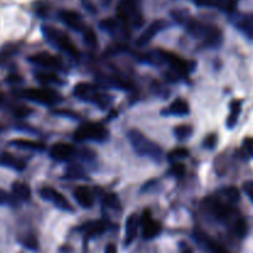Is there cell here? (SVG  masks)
<instances>
[{
  "mask_svg": "<svg viewBox=\"0 0 253 253\" xmlns=\"http://www.w3.org/2000/svg\"><path fill=\"white\" fill-rule=\"evenodd\" d=\"M105 204L111 208H116V205H118V198H116V195L111 194L105 197Z\"/></svg>",
  "mask_w": 253,
  "mask_h": 253,
  "instance_id": "cell-41",
  "label": "cell"
},
{
  "mask_svg": "<svg viewBox=\"0 0 253 253\" xmlns=\"http://www.w3.org/2000/svg\"><path fill=\"white\" fill-rule=\"evenodd\" d=\"M169 173H172V174L175 175V177H182V175H184L185 173L184 165H182V163H173L172 167H170Z\"/></svg>",
  "mask_w": 253,
  "mask_h": 253,
  "instance_id": "cell-34",
  "label": "cell"
},
{
  "mask_svg": "<svg viewBox=\"0 0 253 253\" xmlns=\"http://www.w3.org/2000/svg\"><path fill=\"white\" fill-rule=\"evenodd\" d=\"M244 147L245 150L249 152L250 156L253 157V137H246L244 140Z\"/></svg>",
  "mask_w": 253,
  "mask_h": 253,
  "instance_id": "cell-39",
  "label": "cell"
},
{
  "mask_svg": "<svg viewBox=\"0 0 253 253\" xmlns=\"http://www.w3.org/2000/svg\"><path fill=\"white\" fill-rule=\"evenodd\" d=\"M20 242H21L22 246L26 247L27 250H31V251H36L39 249V241L34 235H27L24 239L20 240Z\"/></svg>",
  "mask_w": 253,
  "mask_h": 253,
  "instance_id": "cell-32",
  "label": "cell"
},
{
  "mask_svg": "<svg viewBox=\"0 0 253 253\" xmlns=\"http://www.w3.org/2000/svg\"><path fill=\"white\" fill-rule=\"evenodd\" d=\"M222 194L225 195L230 204H236L240 202V192L237 188L235 187H227L222 190Z\"/></svg>",
  "mask_w": 253,
  "mask_h": 253,
  "instance_id": "cell-29",
  "label": "cell"
},
{
  "mask_svg": "<svg viewBox=\"0 0 253 253\" xmlns=\"http://www.w3.org/2000/svg\"><path fill=\"white\" fill-rule=\"evenodd\" d=\"M188 156H189V151L187 150V148H183V147H179V148H175V150L170 151L169 153H168V161H170V162L174 163L175 161L178 160H183V158H187Z\"/></svg>",
  "mask_w": 253,
  "mask_h": 253,
  "instance_id": "cell-30",
  "label": "cell"
},
{
  "mask_svg": "<svg viewBox=\"0 0 253 253\" xmlns=\"http://www.w3.org/2000/svg\"><path fill=\"white\" fill-rule=\"evenodd\" d=\"M74 95L78 96L79 99H83V100L96 104V105L100 106L101 109L108 106L111 101V96L100 93L95 86L88 83L77 84V85L74 86Z\"/></svg>",
  "mask_w": 253,
  "mask_h": 253,
  "instance_id": "cell-6",
  "label": "cell"
},
{
  "mask_svg": "<svg viewBox=\"0 0 253 253\" xmlns=\"http://www.w3.org/2000/svg\"><path fill=\"white\" fill-rule=\"evenodd\" d=\"M1 100H2V96H1V94H0V103H1Z\"/></svg>",
  "mask_w": 253,
  "mask_h": 253,
  "instance_id": "cell-44",
  "label": "cell"
},
{
  "mask_svg": "<svg viewBox=\"0 0 253 253\" xmlns=\"http://www.w3.org/2000/svg\"><path fill=\"white\" fill-rule=\"evenodd\" d=\"M194 2L198 5V6H203V7L216 6V0H194Z\"/></svg>",
  "mask_w": 253,
  "mask_h": 253,
  "instance_id": "cell-38",
  "label": "cell"
},
{
  "mask_svg": "<svg viewBox=\"0 0 253 253\" xmlns=\"http://www.w3.org/2000/svg\"><path fill=\"white\" fill-rule=\"evenodd\" d=\"M216 142H217L216 136H215V135H209L207 138H205L204 146H205V147H207V148H210V150H211V148L215 147V145H216Z\"/></svg>",
  "mask_w": 253,
  "mask_h": 253,
  "instance_id": "cell-37",
  "label": "cell"
},
{
  "mask_svg": "<svg viewBox=\"0 0 253 253\" xmlns=\"http://www.w3.org/2000/svg\"><path fill=\"white\" fill-rule=\"evenodd\" d=\"M166 26H167V22H166L165 20H156V21H153L152 24L138 36V39L136 40V46L143 47L147 43H150L151 40H152L156 35L160 34Z\"/></svg>",
  "mask_w": 253,
  "mask_h": 253,
  "instance_id": "cell-11",
  "label": "cell"
},
{
  "mask_svg": "<svg viewBox=\"0 0 253 253\" xmlns=\"http://www.w3.org/2000/svg\"><path fill=\"white\" fill-rule=\"evenodd\" d=\"M12 193H14L15 198L22 200V202H27L31 198V189L26 183L15 182L12 184Z\"/></svg>",
  "mask_w": 253,
  "mask_h": 253,
  "instance_id": "cell-23",
  "label": "cell"
},
{
  "mask_svg": "<svg viewBox=\"0 0 253 253\" xmlns=\"http://www.w3.org/2000/svg\"><path fill=\"white\" fill-rule=\"evenodd\" d=\"M241 108H242V101L241 100H234L230 105V115L227 118V127L232 128L237 124L239 120V116L241 114Z\"/></svg>",
  "mask_w": 253,
  "mask_h": 253,
  "instance_id": "cell-24",
  "label": "cell"
},
{
  "mask_svg": "<svg viewBox=\"0 0 253 253\" xmlns=\"http://www.w3.org/2000/svg\"><path fill=\"white\" fill-rule=\"evenodd\" d=\"M67 174H68L69 178H84V172L82 170V168L76 167V166L69 167Z\"/></svg>",
  "mask_w": 253,
  "mask_h": 253,
  "instance_id": "cell-35",
  "label": "cell"
},
{
  "mask_svg": "<svg viewBox=\"0 0 253 253\" xmlns=\"http://www.w3.org/2000/svg\"><path fill=\"white\" fill-rule=\"evenodd\" d=\"M234 232L236 234V236L239 237H245L247 235V231H249V227H247L246 221H245L242 217H237L234 221Z\"/></svg>",
  "mask_w": 253,
  "mask_h": 253,
  "instance_id": "cell-27",
  "label": "cell"
},
{
  "mask_svg": "<svg viewBox=\"0 0 253 253\" xmlns=\"http://www.w3.org/2000/svg\"><path fill=\"white\" fill-rule=\"evenodd\" d=\"M73 197L77 200V203L83 208H90L94 203L93 194L86 187L76 188L73 192Z\"/></svg>",
  "mask_w": 253,
  "mask_h": 253,
  "instance_id": "cell-18",
  "label": "cell"
},
{
  "mask_svg": "<svg viewBox=\"0 0 253 253\" xmlns=\"http://www.w3.org/2000/svg\"><path fill=\"white\" fill-rule=\"evenodd\" d=\"M82 32H83L84 41H85V43L88 46L95 47L98 44V39H96V35L93 29H90V27H84Z\"/></svg>",
  "mask_w": 253,
  "mask_h": 253,
  "instance_id": "cell-31",
  "label": "cell"
},
{
  "mask_svg": "<svg viewBox=\"0 0 253 253\" xmlns=\"http://www.w3.org/2000/svg\"><path fill=\"white\" fill-rule=\"evenodd\" d=\"M12 146H16L19 148H24V150H31V151H44L46 150V145L40 141H32V140H24V138H19V140L11 141Z\"/></svg>",
  "mask_w": 253,
  "mask_h": 253,
  "instance_id": "cell-22",
  "label": "cell"
},
{
  "mask_svg": "<svg viewBox=\"0 0 253 253\" xmlns=\"http://www.w3.org/2000/svg\"><path fill=\"white\" fill-rule=\"evenodd\" d=\"M193 133V127L189 125H180L177 126L174 130V135L177 136V138L179 141H184L188 140V138L192 136Z\"/></svg>",
  "mask_w": 253,
  "mask_h": 253,
  "instance_id": "cell-28",
  "label": "cell"
},
{
  "mask_svg": "<svg viewBox=\"0 0 253 253\" xmlns=\"http://www.w3.org/2000/svg\"><path fill=\"white\" fill-rule=\"evenodd\" d=\"M108 136V130L99 123H85L79 126L78 130L74 132V138L78 142H84V141L104 142Z\"/></svg>",
  "mask_w": 253,
  "mask_h": 253,
  "instance_id": "cell-4",
  "label": "cell"
},
{
  "mask_svg": "<svg viewBox=\"0 0 253 253\" xmlns=\"http://www.w3.org/2000/svg\"><path fill=\"white\" fill-rule=\"evenodd\" d=\"M187 24V30L190 35L195 37V39L203 40L208 46L216 47L221 43L222 35L219 27L214 26L210 24H204L198 20H188L185 21Z\"/></svg>",
  "mask_w": 253,
  "mask_h": 253,
  "instance_id": "cell-2",
  "label": "cell"
},
{
  "mask_svg": "<svg viewBox=\"0 0 253 253\" xmlns=\"http://www.w3.org/2000/svg\"><path fill=\"white\" fill-rule=\"evenodd\" d=\"M36 79L39 82H41L42 84H46V85H51V84H63V82L53 73H47V72H40L36 73Z\"/></svg>",
  "mask_w": 253,
  "mask_h": 253,
  "instance_id": "cell-26",
  "label": "cell"
},
{
  "mask_svg": "<svg viewBox=\"0 0 253 253\" xmlns=\"http://www.w3.org/2000/svg\"><path fill=\"white\" fill-rule=\"evenodd\" d=\"M169 111L172 114H174V115H187V114L189 113V105H188L187 101L183 100V99H177V100H174L170 104Z\"/></svg>",
  "mask_w": 253,
  "mask_h": 253,
  "instance_id": "cell-25",
  "label": "cell"
},
{
  "mask_svg": "<svg viewBox=\"0 0 253 253\" xmlns=\"http://www.w3.org/2000/svg\"><path fill=\"white\" fill-rule=\"evenodd\" d=\"M239 0H216V6L227 12H232L237 6Z\"/></svg>",
  "mask_w": 253,
  "mask_h": 253,
  "instance_id": "cell-33",
  "label": "cell"
},
{
  "mask_svg": "<svg viewBox=\"0 0 253 253\" xmlns=\"http://www.w3.org/2000/svg\"><path fill=\"white\" fill-rule=\"evenodd\" d=\"M128 141L133 150L143 157L151 158L155 162H161L163 157V151L157 143L151 141L150 138L146 137L141 131L138 130H130L127 133Z\"/></svg>",
  "mask_w": 253,
  "mask_h": 253,
  "instance_id": "cell-1",
  "label": "cell"
},
{
  "mask_svg": "<svg viewBox=\"0 0 253 253\" xmlns=\"http://www.w3.org/2000/svg\"><path fill=\"white\" fill-rule=\"evenodd\" d=\"M197 239L199 240V242H202V244L207 247L208 251L210 253H230L224 246H222V245H220L219 242L214 241V240L209 239L207 235L202 234V232H198Z\"/></svg>",
  "mask_w": 253,
  "mask_h": 253,
  "instance_id": "cell-21",
  "label": "cell"
},
{
  "mask_svg": "<svg viewBox=\"0 0 253 253\" xmlns=\"http://www.w3.org/2000/svg\"><path fill=\"white\" fill-rule=\"evenodd\" d=\"M236 26L239 27L240 31L246 35L249 39H253V12L244 14L237 20Z\"/></svg>",
  "mask_w": 253,
  "mask_h": 253,
  "instance_id": "cell-19",
  "label": "cell"
},
{
  "mask_svg": "<svg viewBox=\"0 0 253 253\" xmlns=\"http://www.w3.org/2000/svg\"><path fill=\"white\" fill-rule=\"evenodd\" d=\"M140 225L142 227V236L145 240H152L157 237L162 231V225L157 220H153L151 210H143L140 219Z\"/></svg>",
  "mask_w": 253,
  "mask_h": 253,
  "instance_id": "cell-8",
  "label": "cell"
},
{
  "mask_svg": "<svg viewBox=\"0 0 253 253\" xmlns=\"http://www.w3.org/2000/svg\"><path fill=\"white\" fill-rule=\"evenodd\" d=\"M74 153H76V148L66 142L54 143L51 147V150H49V156L53 160L61 161V162L71 160L72 156H74Z\"/></svg>",
  "mask_w": 253,
  "mask_h": 253,
  "instance_id": "cell-13",
  "label": "cell"
},
{
  "mask_svg": "<svg viewBox=\"0 0 253 253\" xmlns=\"http://www.w3.org/2000/svg\"><path fill=\"white\" fill-rule=\"evenodd\" d=\"M59 19L67 26L71 27L72 30H76V31H83V29L85 27L82 15L78 14L77 11H73V10H61L59 11Z\"/></svg>",
  "mask_w": 253,
  "mask_h": 253,
  "instance_id": "cell-14",
  "label": "cell"
},
{
  "mask_svg": "<svg viewBox=\"0 0 253 253\" xmlns=\"http://www.w3.org/2000/svg\"><path fill=\"white\" fill-rule=\"evenodd\" d=\"M100 27L105 31L110 32L111 35H119L121 34L123 36H130V31H128L127 24H125L124 21H121L120 19H105L100 22Z\"/></svg>",
  "mask_w": 253,
  "mask_h": 253,
  "instance_id": "cell-15",
  "label": "cell"
},
{
  "mask_svg": "<svg viewBox=\"0 0 253 253\" xmlns=\"http://www.w3.org/2000/svg\"><path fill=\"white\" fill-rule=\"evenodd\" d=\"M118 19L125 24H131L133 26H141L143 24V17L140 11V0H121L116 7Z\"/></svg>",
  "mask_w": 253,
  "mask_h": 253,
  "instance_id": "cell-3",
  "label": "cell"
},
{
  "mask_svg": "<svg viewBox=\"0 0 253 253\" xmlns=\"http://www.w3.org/2000/svg\"><path fill=\"white\" fill-rule=\"evenodd\" d=\"M125 226V245L130 246L135 241L136 236H137L138 226H140V219L137 217V215L131 214L126 220Z\"/></svg>",
  "mask_w": 253,
  "mask_h": 253,
  "instance_id": "cell-16",
  "label": "cell"
},
{
  "mask_svg": "<svg viewBox=\"0 0 253 253\" xmlns=\"http://www.w3.org/2000/svg\"><path fill=\"white\" fill-rule=\"evenodd\" d=\"M42 32H43L46 40H48L52 44L61 48L62 51L66 52L69 56L78 57V49L74 46L73 42L71 41L68 35L51 26H42Z\"/></svg>",
  "mask_w": 253,
  "mask_h": 253,
  "instance_id": "cell-5",
  "label": "cell"
},
{
  "mask_svg": "<svg viewBox=\"0 0 253 253\" xmlns=\"http://www.w3.org/2000/svg\"><path fill=\"white\" fill-rule=\"evenodd\" d=\"M0 165L5 166V167H10V168H14L15 170H24L26 168V163L25 161L19 160V158L14 157L10 153H0Z\"/></svg>",
  "mask_w": 253,
  "mask_h": 253,
  "instance_id": "cell-20",
  "label": "cell"
},
{
  "mask_svg": "<svg viewBox=\"0 0 253 253\" xmlns=\"http://www.w3.org/2000/svg\"><path fill=\"white\" fill-rule=\"evenodd\" d=\"M10 200H11V197L5 190L0 189V205L7 204V203H10Z\"/></svg>",
  "mask_w": 253,
  "mask_h": 253,
  "instance_id": "cell-42",
  "label": "cell"
},
{
  "mask_svg": "<svg viewBox=\"0 0 253 253\" xmlns=\"http://www.w3.org/2000/svg\"><path fill=\"white\" fill-rule=\"evenodd\" d=\"M31 113H32L31 109L26 108V106H17V108H15L14 110V114L17 116V118H25V116H27Z\"/></svg>",
  "mask_w": 253,
  "mask_h": 253,
  "instance_id": "cell-36",
  "label": "cell"
},
{
  "mask_svg": "<svg viewBox=\"0 0 253 253\" xmlns=\"http://www.w3.org/2000/svg\"><path fill=\"white\" fill-rule=\"evenodd\" d=\"M105 253H118V250H116L115 245L109 244L108 246L105 247Z\"/></svg>",
  "mask_w": 253,
  "mask_h": 253,
  "instance_id": "cell-43",
  "label": "cell"
},
{
  "mask_svg": "<svg viewBox=\"0 0 253 253\" xmlns=\"http://www.w3.org/2000/svg\"><path fill=\"white\" fill-rule=\"evenodd\" d=\"M29 61L43 68H61L62 67L61 61L48 52H39V53L32 54L29 57Z\"/></svg>",
  "mask_w": 253,
  "mask_h": 253,
  "instance_id": "cell-12",
  "label": "cell"
},
{
  "mask_svg": "<svg viewBox=\"0 0 253 253\" xmlns=\"http://www.w3.org/2000/svg\"><path fill=\"white\" fill-rule=\"evenodd\" d=\"M244 190L246 192V194L249 195V198L253 203V180H249L244 184Z\"/></svg>",
  "mask_w": 253,
  "mask_h": 253,
  "instance_id": "cell-40",
  "label": "cell"
},
{
  "mask_svg": "<svg viewBox=\"0 0 253 253\" xmlns=\"http://www.w3.org/2000/svg\"><path fill=\"white\" fill-rule=\"evenodd\" d=\"M81 230L88 237H95L105 232L106 224L103 220H94V221H89L86 224H84L81 227Z\"/></svg>",
  "mask_w": 253,
  "mask_h": 253,
  "instance_id": "cell-17",
  "label": "cell"
},
{
  "mask_svg": "<svg viewBox=\"0 0 253 253\" xmlns=\"http://www.w3.org/2000/svg\"><path fill=\"white\" fill-rule=\"evenodd\" d=\"M40 197L43 200L52 203L56 208L63 210V211H73V208L69 204L68 200L63 197L59 192H57L56 189L51 187H44L42 189H40Z\"/></svg>",
  "mask_w": 253,
  "mask_h": 253,
  "instance_id": "cell-9",
  "label": "cell"
},
{
  "mask_svg": "<svg viewBox=\"0 0 253 253\" xmlns=\"http://www.w3.org/2000/svg\"><path fill=\"white\" fill-rule=\"evenodd\" d=\"M22 96L27 100H31L34 103L42 104V105L52 106L62 100V96L57 91L52 89H42V88H27L22 90Z\"/></svg>",
  "mask_w": 253,
  "mask_h": 253,
  "instance_id": "cell-7",
  "label": "cell"
},
{
  "mask_svg": "<svg viewBox=\"0 0 253 253\" xmlns=\"http://www.w3.org/2000/svg\"><path fill=\"white\" fill-rule=\"evenodd\" d=\"M205 204H207L208 209L210 210V212H211V214L214 215L219 221H224V222L229 221L235 214L234 208L230 207V205L227 204H224L222 202H220V200L217 199H214V198L208 199L207 202H205Z\"/></svg>",
  "mask_w": 253,
  "mask_h": 253,
  "instance_id": "cell-10",
  "label": "cell"
}]
</instances>
